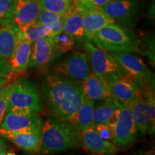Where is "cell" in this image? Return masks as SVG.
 I'll return each mask as SVG.
<instances>
[{"instance_id":"cell-11","label":"cell","mask_w":155,"mask_h":155,"mask_svg":"<svg viewBox=\"0 0 155 155\" xmlns=\"http://www.w3.org/2000/svg\"><path fill=\"white\" fill-rule=\"evenodd\" d=\"M78 6L82 13L83 28L87 40L91 41L100 29L110 23L114 22L101 8L95 7L88 2H79Z\"/></svg>"},{"instance_id":"cell-36","label":"cell","mask_w":155,"mask_h":155,"mask_svg":"<svg viewBox=\"0 0 155 155\" xmlns=\"http://www.w3.org/2000/svg\"><path fill=\"white\" fill-rule=\"evenodd\" d=\"M78 1L81 3H87L88 2V0H78Z\"/></svg>"},{"instance_id":"cell-10","label":"cell","mask_w":155,"mask_h":155,"mask_svg":"<svg viewBox=\"0 0 155 155\" xmlns=\"http://www.w3.org/2000/svg\"><path fill=\"white\" fill-rule=\"evenodd\" d=\"M42 121L38 114L30 111H7L0 129L9 131H41Z\"/></svg>"},{"instance_id":"cell-30","label":"cell","mask_w":155,"mask_h":155,"mask_svg":"<svg viewBox=\"0 0 155 155\" xmlns=\"http://www.w3.org/2000/svg\"><path fill=\"white\" fill-rule=\"evenodd\" d=\"M7 85L5 86L1 94H0V124H1L4 116L7 113V108H8V101H7Z\"/></svg>"},{"instance_id":"cell-14","label":"cell","mask_w":155,"mask_h":155,"mask_svg":"<svg viewBox=\"0 0 155 155\" xmlns=\"http://www.w3.org/2000/svg\"><path fill=\"white\" fill-rule=\"evenodd\" d=\"M32 44L33 47H32L30 67L41 68L58 57L52 37L39 38Z\"/></svg>"},{"instance_id":"cell-34","label":"cell","mask_w":155,"mask_h":155,"mask_svg":"<svg viewBox=\"0 0 155 155\" xmlns=\"http://www.w3.org/2000/svg\"><path fill=\"white\" fill-rule=\"evenodd\" d=\"M9 72L8 63L5 59L0 58V73H7Z\"/></svg>"},{"instance_id":"cell-22","label":"cell","mask_w":155,"mask_h":155,"mask_svg":"<svg viewBox=\"0 0 155 155\" xmlns=\"http://www.w3.org/2000/svg\"><path fill=\"white\" fill-rule=\"evenodd\" d=\"M63 32L68 35L75 40L81 42L86 40L83 28L82 13L78 5L65 16Z\"/></svg>"},{"instance_id":"cell-13","label":"cell","mask_w":155,"mask_h":155,"mask_svg":"<svg viewBox=\"0 0 155 155\" xmlns=\"http://www.w3.org/2000/svg\"><path fill=\"white\" fill-rule=\"evenodd\" d=\"M32 43L19 30L12 53L7 61L9 71L13 74H22L30 67Z\"/></svg>"},{"instance_id":"cell-17","label":"cell","mask_w":155,"mask_h":155,"mask_svg":"<svg viewBox=\"0 0 155 155\" xmlns=\"http://www.w3.org/2000/svg\"><path fill=\"white\" fill-rule=\"evenodd\" d=\"M80 137L83 147L94 154H115L119 151L116 145L103 139L94 127L80 131Z\"/></svg>"},{"instance_id":"cell-9","label":"cell","mask_w":155,"mask_h":155,"mask_svg":"<svg viewBox=\"0 0 155 155\" xmlns=\"http://www.w3.org/2000/svg\"><path fill=\"white\" fill-rule=\"evenodd\" d=\"M58 74L81 83L92 72L86 53L74 52L54 68Z\"/></svg>"},{"instance_id":"cell-5","label":"cell","mask_w":155,"mask_h":155,"mask_svg":"<svg viewBox=\"0 0 155 155\" xmlns=\"http://www.w3.org/2000/svg\"><path fill=\"white\" fill-rule=\"evenodd\" d=\"M7 111H30L38 114L43 111L41 96L31 81L19 78L8 83L7 88Z\"/></svg>"},{"instance_id":"cell-18","label":"cell","mask_w":155,"mask_h":155,"mask_svg":"<svg viewBox=\"0 0 155 155\" xmlns=\"http://www.w3.org/2000/svg\"><path fill=\"white\" fill-rule=\"evenodd\" d=\"M19 30L14 19H0V58L7 61L14 50Z\"/></svg>"},{"instance_id":"cell-26","label":"cell","mask_w":155,"mask_h":155,"mask_svg":"<svg viewBox=\"0 0 155 155\" xmlns=\"http://www.w3.org/2000/svg\"><path fill=\"white\" fill-rule=\"evenodd\" d=\"M65 16V15H60L52 12L41 10L36 20L50 28L53 32V36L63 31Z\"/></svg>"},{"instance_id":"cell-6","label":"cell","mask_w":155,"mask_h":155,"mask_svg":"<svg viewBox=\"0 0 155 155\" xmlns=\"http://www.w3.org/2000/svg\"><path fill=\"white\" fill-rule=\"evenodd\" d=\"M93 73L108 83L118 77L129 75L110 53L96 47L91 41L83 42Z\"/></svg>"},{"instance_id":"cell-16","label":"cell","mask_w":155,"mask_h":155,"mask_svg":"<svg viewBox=\"0 0 155 155\" xmlns=\"http://www.w3.org/2000/svg\"><path fill=\"white\" fill-rule=\"evenodd\" d=\"M0 136L29 152H40L41 150V131H9L0 129Z\"/></svg>"},{"instance_id":"cell-4","label":"cell","mask_w":155,"mask_h":155,"mask_svg":"<svg viewBox=\"0 0 155 155\" xmlns=\"http://www.w3.org/2000/svg\"><path fill=\"white\" fill-rule=\"evenodd\" d=\"M130 107L138 132L142 136L154 132L155 98L152 82H140V86L130 103Z\"/></svg>"},{"instance_id":"cell-1","label":"cell","mask_w":155,"mask_h":155,"mask_svg":"<svg viewBox=\"0 0 155 155\" xmlns=\"http://www.w3.org/2000/svg\"><path fill=\"white\" fill-rule=\"evenodd\" d=\"M41 92L48 111L65 121H69L86 98L81 83L58 73L45 77Z\"/></svg>"},{"instance_id":"cell-3","label":"cell","mask_w":155,"mask_h":155,"mask_svg":"<svg viewBox=\"0 0 155 155\" xmlns=\"http://www.w3.org/2000/svg\"><path fill=\"white\" fill-rule=\"evenodd\" d=\"M91 42L96 47L108 53H139L141 40L134 32L116 22L100 29Z\"/></svg>"},{"instance_id":"cell-23","label":"cell","mask_w":155,"mask_h":155,"mask_svg":"<svg viewBox=\"0 0 155 155\" xmlns=\"http://www.w3.org/2000/svg\"><path fill=\"white\" fill-rule=\"evenodd\" d=\"M102 101L103 102L97 105L96 108L94 107V125L97 124H108L121 105V103L112 96Z\"/></svg>"},{"instance_id":"cell-8","label":"cell","mask_w":155,"mask_h":155,"mask_svg":"<svg viewBox=\"0 0 155 155\" xmlns=\"http://www.w3.org/2000/svg\"><path fill=\"white\" fill-rule=\"evenodd\" d=\"M143 0H111L102 7L114 22L125 27H134L140 17Z\"/></svg>"},{"instance_id":"cell-37","label":"cell","mask_w":155,"mask_h":155,"mask_svg":"<svg viewBox=\"0 0 155 155\" xmlns=\"http://www.w3.org/2000/svg\"><path fill=\"white\" fill-rule=\"evenodd\" d=\"M9 73V72H8ZM7 73H0V78H1L2 76H3L4 75H5V74H7Z\"/></svg>"},{"instance_id":"cell-27","label":"cell","mask_w":155,"mask_h":155,"mask_svg":"<svg viewBox=\"0 0 155 155\" xmlns=\"http://www.w3.org/2000/svg\"><path fill=\"white\" fill-rule=\"evenodd\" d=\"M52 38L55 42L56 51L58 56L72 50L75 42L74 39L63 31L60 33L52 36Z\"/></svg>"},{"instance_id":"cell-28","label":"cell","mask_w":155,"mask_h":155,"mask_svg":"<svg viewBox=\"0 0 155 155\" xmlns=\"http://www.w3.org/2000/svg\"><path fill=\"white\" fill-rule=\"evenodd\" d=\"M15 6V0H0V19H13Z\"/></svg>"},{"instance_id":"cell-21","label":"cell","mask_w":155,"mask_h":155,"mask_svg":"<svg viewBox=\"0 0 155 155\" xmlns=\"http://www.w3.org/2000/svg\"><path fill=\"white\" fill-rule=\"evenodd\" d=\"M94 107L95 101L86 98L78 110L68 122L73 125L79 132L89 128H94Z\"/></svg>"},{"instance_id":"cell-15","label":"cell","mask_w":155,"mask_h":155,"mask_svg":"<svg viewBox=\"0 0 155 155\" xmlns=\"http://www.w3.org/2000/svg\"><path fill=\"white\" fill-rule=\"evenodd\" d=\"M107 83L111 96L122 104H130L140 86V82L129 75L118 77Z\"/></svg>"},{"instance_id":"cell-20","label":"cell","mask_w":155,"mask_h":155,"mask_svg":"<svg viewBox=\"0 0 155 155\" xmlns=\"http://www.w3.org/2000/svg\"><path fill=\"white\" fill-rule=\"evenodd\" d=\"M85 97L94 101H102L111 97L108 83L91 72L81 82Z\"/></svg>"},{"instance_id":"cell-35","label":"cell","mask_w":155,"mask_h":155,"mask_svg":"<svg viewBox=\"0 0 155 155\" xmlns=\"http://www.w3.org/2000/svg\"><path fill=\"white\" fill-rule=\"evenodd\" d=\"M2 149H9V147L7 142L0 136V150H2Z\"/></svg>"},{"instance_id":"cell-19","label":"cell","mask_w":155,"mask_h":155,"mask_svg":"<svg viewBox=\"0 0 155 155\" xmlns=\"http://www.w3.org/2000/svg\"><path fill=\"white\" fill-rule=\"evenodd\" d=\"M40 11V0H15L13 19L20 28L36 20Z\"/></svg>"},{"instance_id":"cell-25","label":"cell","mask_w":155,"mask_h":155,"mask_svg":"<svg viewBox=\"0 0 155 155\" xmlns=\"http://www.w3.org/2000/svg\"><path fill=\"white\" fill-rule=\"evenodd\" d=\"M24 36L33 43L36 40L44 37H52L53 32L50 28L38 22L37 20L31 22L19 28Z\"/></svg>"},{"instance_id":"cell-38","label":"cell","mask_w":155,"mask_h":155,"mask_svg":"<svg viewBox=\"0 0 155 155\" xmlns=\"http://www.w3.org/2000/svg\"><path fill=\"white\" fill-rule=\"evenodd\" d=\"M4 88H5V87H4ZM3 88H2V90H1V91H0V94H1V93H2V91Z\"/></svg>"},{"instance_id":"cell-12","label":"cell","mask_w":155,"mask_h":155,"mask_svg":"<svg viewBox=\"0 0 155 155\" xmlns=\"http://www.w3.org/2000/svg\"><path fill=\"white\" fill-rule=\"evenodd\" d=\"M124 71L136 80L141 83H150L154 80L152 71L141 58L132 53H110Z\"/></svg>"},{"instance_id":"cell-31","label":"cell","mask_w":155,"mask_h":155,"mask_svg":"<svg viewBox=\"0 0 155 155\" xmlns=\"http://www.w3.org/2000/svg\"><path fill=\"white\" fill-rule=\"evenodd\" d=\"M145 51L143 52L142 54L144 55L148 56L150 61L154 64V38L150 37L147 38L145 42V47L144 48Z\"/></svg>"},{"instance_id":"cell-29","label":"cell","mask_w":155,"mask_h":155,"mask_svg":"<svg viewBox=\"0 0 155 155\" xmlns=\"http://www.w3.org/2000/svg\"><path fill=\"white\" fill-rule=\"evenodd\" d=\"M94 129L103 139L107 141H113L114 137V128L109 124H97Z\"/></svg>"},{"instance_id":"cell-32","label":"cell","mask_w":155,"mask_h":155,"mask_svg":"<svg viewBox=\"0 0 155 155\" xmlns=\"http://www.w3.org/2000/svg\"><path fill=\"white\" fill-rule=\"evenodd\" d=\"M14 75L15 74H13L12 73L9 71L7 74L4 75L3 76L0 78V91L5 86H7L9 83L11 82L12 80L13 79V77H14Z\"/></svg>"},{"instance_id":"cell-2","label":"cell","mask_w":155,"mask_h":155,"mask_svg":"<svg viewBox=\"0 0 155 155\" xmlns=\"http://www.w3.org/2000/svg\"><path fill=\"white\" fill-rule=\"evenodd\" d=\"M80 143V132L69 122L52 116L42 123L41 154L66 152L76 148Z\"/></svg>"},{"instance_id":"cell-24","label":"cell","mask_w":155,"mask_h":155,"mask_svg":"<svg viewBox=\"0 0 155 155\" xmlns=\"http://www.w3.org/2000/svg\"><path fill=\"white\" fill-rule=\"evenodd\" d=\"M78 0H40L41 10L66 15L78 6Z\"/></svg>"},{"instance_id":"cell-33","label":"cell","mask_w":155,"mask_h":155,"mask_svg":"<svg viewBox=\"0 0 155 155\" xmlns=\"http://www.w3.org/2000/svg\"><path fill=\"white\" fill-rule=\"evenodd\" d=\"M111 0H88V2L90 3L91 5L95 6V7L102 8L104 5L109 2Z\"/></svg>"},{"instance_id":"cell-7","label":"cell","mask_w":155,"mask_h":155,"mask_svg":"<svg viewBox=\"0 0 155 155\" xmlns=\"http://www.w3.org/2000/svg\"><path fill=\"white\" fill-rule=\"evenodd\" d=\"M108 124L114 128L113 143L118 148H127L135 142L138 130L134 121L130 104L121 103Z\"/></svg>"}]
</instances>
